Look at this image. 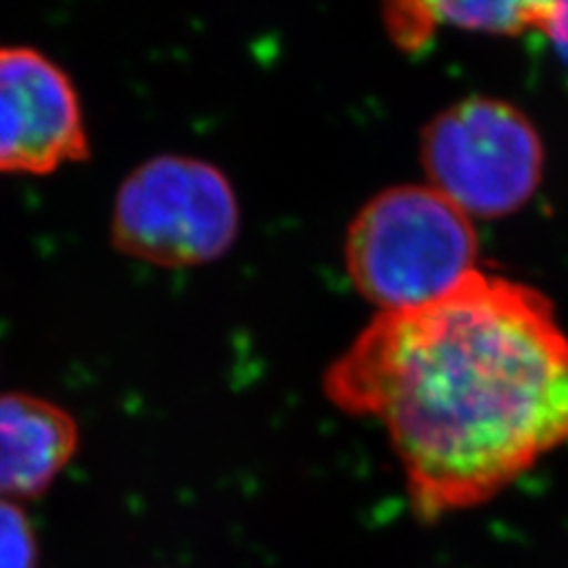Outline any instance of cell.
<instances>
[{"mask_svg":"<svg viewBox=\"0 0 568 568\" xmlns=\"http://www.w3.org/2000/svg\"><path fill=\"white\" fill-rule=\"evenodd\" d=\"M323 390L384 426L415 517L436 524L568 443V334L542 292L478 268L429 306L377 313Z\"/></svg>","mask_w":568,"mask_h":568,"instance_id":"cell-1","label":"cell"},{"mask_svg":"<svg viewBox=\"0 0 568 568\" xmlns=\"http://www.w3.org/2000/svg\"><path fill=\"white\" fill-rule=\"evenodd\" d=\"M346 273L377 313L429 306L478 271V235L465 211L426 183L394 185L355 213Z\"/></svg>","mask_w":568,"mask_h":568,"instance_id":"cell-2","label":"cell"},{"mask_svg":"<svg viewBox=\"0 0 568 568\" xmlns=\"http://www.w3.org/2000/svg\"><path fill=\"white\" fill-rule=\"evenodd\" d=\"M242 227L230 178L200 156L156 154L116 190L112 242L116 252L159 268H197L221 261Z\"/></svg>","mask_w":568,"mask_h":568,"instance_id":"cell-3","label":"cell"},{"mask_svg":"<svg viewBox=\"0 0 568 568\" xmlns=\"http://www.w3.org/2000/svg\"><path fill=\"white\" fill-rule=\"evenodd\" d=\"M426 185L474 219L524 209L542 181L545 150L530 119L505 100L471 95L438 112L419 135Z\"/></svg>","mask_w":568,"mask_h":568,"instance_id":"cell-4","label":"cell"},{"mask_svg":"<svg viewBox=\"0 0 568 568\" xmlns=\"http://www.w3.org/2000/svg\"><path fill=\"white\" fill-rule=\"evenodd\" d=\"M91 154L67 71L33 48H0V173L45 175Z\"/></svg>","mask_w":568,"mask_h":568,"instance_id":"cell-5","label":"cell"},{"mask_svg":"<svg viewBox=\"0 0 568 568\" xmlns=\"http://www.w3.org/2000/svg\"><path fill=\"white\" fill-rule=\"evenodd\" d=\"M79 450L64 407L29 394L0 396V500L43 495Z\"/></svg>","mask_w":568,"mask_h":568,"instance_id":"cell-6","label":"cell"},{"mask_svg":"<svg viewBox=\"0 0 568 568\" xmlns=\"http://www.w3.org/2000/svg\"><path fill=\"white\" fill-rule=\"evenodd\" d=\"M545 3H400L386 10L388 36L405 50H419L436 29L519 36L538 31Z\"/></svg>","mask_w":568,"mask_h":568,"instance_id":"cell-7","label":"cell"},{"mask_svg":"<svg viewBox=\"0 0 568 568\" xmlns=\"http://www.w3.org/2000/svg\"><path fill=\"white\" fill-rule=\"evenodd\" d=\"M39 566V540L27 514L10 500H0V568Z\"/></svg>","mask_w":568,"mask_h":568,"instance_id":"cell-8","label":"cell"},{"mask_svg":"<svg viewBox=\"0 0 568 568\" xmlns=\"http://www.w3.org/2000/svg\"><path fill=\"white\" fill-rule=\"evenodd\" d=\"M540 33L555 45L559 58L568 64V3H545L540 20Z\"/></svg>","mask_w":568,"mask_h":568,"instance_id":"cell-9","label":"cell"}]
</instances>
